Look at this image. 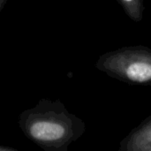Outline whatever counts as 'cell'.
<instances>
[{
  "mask_svg": "<svg viewBox=\"0 0 151 151\" xmlns=\"http://www.w3.org/2000/svg\"><path fill=\"white\" fill-rule=\"evenodd\" d=\"M27 135L45 149L66 151L86 132V124L59 102L41 101L38 112L26 120Z\"/></svg>",
  "mask_w": 151,
  "mask_h": 151,
  "instance_id": "1",
  "label": "cell"
},
{
  "mask_svg": "<svg viewBox=\"0 0 151 151\" xmlns=\"http://www.w3.org/2000/svg\"><path fill=\"white\" fill-rule=\"evenodd\" d=\"M108 76L134 86H151V49L125 46L102 54L95 64Z\"/></svg>",
  "mask_w": 151,
  "mask_h": 151,
  "instance_id": "2",
  "label": "cell"
},
{
  "mask_svg": "<svg viewBox=\"0 0 151 151\" xmlns=\"http://www.w3.org/2000/svg\"><path fill=\"white\" fill-rule=\"evenodd\" d=\"M119 151H151V114L121 140Z\"/></svg>",
  "mask_w": 151,
  "mask_h": 151,
  "instance_id": "3",
  "label": "cell"
},
{
  "mask_svg": "<svg viewBox=\"0 0 151 151\" xmlns=\"http://www.w3.org/2000/svg\"><path fill=\"white\" fill-rule=\"evenodd\" d=\"M126 14L134 22H141L145 11L144 0H116Z\"/></svg>",
  "mask_w": 151,
  "mask_h": 151,
  "instance_id": "4",
  "label": "cell"
}]
</instances>
